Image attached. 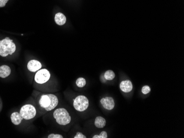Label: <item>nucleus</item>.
<instances>
[{
    "label": "nucleus",
    "instance_id": "1",
    "mask_svg": "<svg viewBox=\"0 0 184 138\" xmlns=\"http://www.w3.org/2000/svg\"><path fill=\"white\" fill-rule=\"evenodd\" d=\"M58 104L59 99L57 97L52 94L42 95L38 101L39 107L44 112L53 110Z\"/></svg>",
    "mask_w": 184,
    "mask_h": 138
},
{
    "label": "nucleus",
    "instance_id": "2",
    "mask_svg": "<svg viewBox=\"0 0 184 138\" xmlns=\"http://www.w3.org/2000/svg\"><path fill=\"white\" fill-rule=\"evenodd\" d=\"M16 50V46L13 40L9 38L0 40V56L3 57L12 55Z\"/></svg>",
    "mask_w": 184,
    "mask_h": 138
},
{
    "label": "nucleus",
    "instance_id": "3",
    "mask_svg": "<svg viewBox=\"0 0 184 138\" xmlns=\"http://www.w3.org/2000/svg\"><path fill=\"white\" fill-rule=\"evenodd\" d=\"M53 117L56 123L60 125H66L71 121V117L67 110L63 108H59L54 111Z\"/></svg>",
    "mask_w": 184,
    "mask_h": 138
},
{
    "label": "nucleus",
    "instance_id": "4",
    "mask_svg": "<svg viewBox=\"0 0 184 138\" xmlns=\"http://www.w3.org/2000/svg\"><path fill=\"white\" fill-rule=\"evenodd\" d=\"M20 113L24 119L30 120L36 115V110L33 105L27 104L21 107Z\"/></svg>",
    "mask_w": 184,
    "mask_h": 138
},
{
    "label": "nucleus",
    "instance_id": "5",
    "mask_svg": "<svg viewBox=\"0 0 184 138\" xmlns=\"http://www.w3.org/2000/svg\"><path fill=\"white\" fill-rule=\"evenodd\" d=\"M88 99L84 95H79L75 97L73 101V107L75 110L79 112H83L86 110L89 107Z\"/></svg>",
    "mask_w": 184,
    "mask_h": 138
},
{
    "label": "nucleus",
    "instance_id": "6",
    "mask_svg": "<svg viewBox=\"0 0 184 138\" xmlns=\"http://www.w3.org/2000/svg\"><path fill=\"white\" fill-rule=\"evenodd\" d=\"M50 73L47 69H40L36 72L34 76L35 82L39 84L48 82L50 78Z\"/></svg>",
    "mask_w": 184,
    "mask_h": 138
},
{
    "label": "nucleus",
    "instance_id": "7",
    "mask_svg": "<svg viewBox=\"0 0 184 138\" xmlns=\"http://www.w3.org/2000/svg\"><path fill=\"white\" fill-rule=\"evenodd\" d=\"M102 107L108 110H112L115 107V101L111 97H103L100 100Z\"/></svg>",
    "mask_w": 184,
    "mask_h": 138
},
{
    "label": "nucleus",
    "instance_id": "8",
    "mask_svg": "<svg viewBox=\"0 0 184 138\" xmlns=\"http://www.w3.org/2000/svg\"><path fill=\"white\" fill-rule=\"evenodd\" d=\"M42 67L41 63L35 60H32L28 63V69L31 72H36Z\"/></svg>",
    "mask_w": 184,
    "mask_h": 138
},
{
    "label": "nucleus",
    "instance_id": "9",
    "mask_svg": "<svg viewBox=\"0 0 184 138\" xmlns=\"http://www.w3.org/2000/svg\"><path fill=\"white\" fill-rule=\"evenodd\" d=\"M121 90L126 93L130 92L133 89V85L132 82L129 80H123L120 84Z\"/></svg>",
    "mask_w": 184,
    "mask_h": 138
},
{
    "label": "nucleus",
    "instance_id": "10",
    "mask_svg": "<svg viewBox=\"0 0 184 138\" xmlns=\"http://www.w3.org/2000/svg\"><path fill=\"white\" fill-rule=\"evenodd\" d=\"M11 119L12 123L16 125L21 124L22 120L23 119V117L21 116V114L17 112H14L12 113L11 116Z\"/></svg>",
    "mask_w": 184,
    "mask_h": 138
},
{
    "label": "nucleus",
    "instance_id": "11",
    "mask_svg": "<svg viewBox=\"0 0 184 138\" xmlns=\"http://www.w3.org/2000/svg\"><path fill=\"white\" fill-rule=\"evenodd\" d=\"M55 21L59 25H63L66 23V17L62 13H57L55 14Z\"/></svg>",
    "mask_w": 184,
    "mask_h": 138
},
{
    "label": "nucleus",
    "instance_id": "12",
    "mask_svg": "<svg viewBox=\"0 0 184 138\" xmlns=\"http://www.w3.org/2000/svg\"><path fill=\"white\" fill-rule=\"evenodd\" d=\"M11 73V70L9 66L7 65H3L0 67V77L2 78H6L9 76Z\"/></svg>",
    "mask_w": 184,
    "mask_h": 138
},
{
    "label": "nucleus",
    "instance_id": "13",
    "mask_svg": "<svg viewBox=\"0 0 184 138\" xmlns=\"http://www.w3.org/2000/svg\"><path fill=\"white\" fill-rule=\"evenodd\" d=\"M106 119L102 116H98L96 118L94 124L98 128H102L106 125Z\"/></svg>",
    "mask_w": 184,
    "mask_h": 138
},
{
    "label": "nucleus",
    "instance_id": "14",
    "mask_svg": "<svg viewBox=\"0 0 184 138\" xmlns=\"http://www.w3.org/2000/svg\"><path fill=\"white\" fill-rule=\"evenodd\" d=\"M115 77V74L112 70H108L104 73V78L107 80H112Z\"/></svg>",
    "mask_w": 184,
    "mask_h": 138
},
{
    "label": "nucleus",
    "instance_id": "15",
    "mask_svg": "<svg viewBox=\"0 0 184 138\" xmlns=\"http://www.w3.org/2000/svg\"><path fill=\"white\" fill-rule=\"evenodd\" d=\"M75 84L78 88H83L86 84V80L84 78L80 77L77 79Z\"/></svg>",
    "mask_w": 184,
    "mask_h": 138
},
{
    "label": "nucleus",
    "instance_id": "16",
    "mask_svg": "<svg viewBox=\"0 0 184 138\" xmlns=\"http://www.w3.org/2000/svg\"><path fill=\"white\" fill-rule=\"evenodd\" d=\"M93 138H108V134L105 131H102L100 133L99 135H94Z\"/></svg>",
    "mask_w": 184,
    "mask_h": 138
},
{
    "label": "nucleus",
    "instance_id": "17",
    "mask_svg": "<svg viewBox=\"0 0 184 138\" xmlns=\"http://www.w3.org/2000/svg\"><path fill=\"white\" fill-rule=\"evenodd\" d=\"M150 91V87L148 85H144L142 88V92L143 94H148Z\"/></svg>",
    "mask_w": 184,
    "mask_h": 138
},
{
    "label": "nucleus",
    "instance_id": "18",
    "mask_svg": "<svg viewBox=\"0 0 184 138\" xmlns=\"http://www.w3.org/2000/svg\"><path fill=\"white\" fill-rule=\"evenodd\" d=\"M48 138H63V136L58 134H51L48 136Z\"/></svg>",
    "mask_w": 184,
    "mask_h": 138
},
{
    "label": "nucleus",
    "instance_id": "19",
    "mask_svg": "<svg viewBox=\"0 0 184 138\" xmlns=\"http://www.w3.org/2000/svg\"><path fill=\"white\" fill-rule=\"evenodd\" d=\"M74 138H86V136L83 134L81 132H77L76 135L73 137Z\"/></svg>",
    "mask_w": 184,
    "mask_h": 138
},
{
    "label": "nucleus",
    "instance_id": "20",
    "mask_svg": "<svg viewBox=\"0 0 184 138\" xmlns=\"http://www.w3.org/2000/svg\"><path fill=\"white\" fill-rule=\"evenodd\" d=\"M9 0H0V7H5Z\"/></svg>",
    "mask_w": 184,
    "mask_h": 138
}]
</instances>
